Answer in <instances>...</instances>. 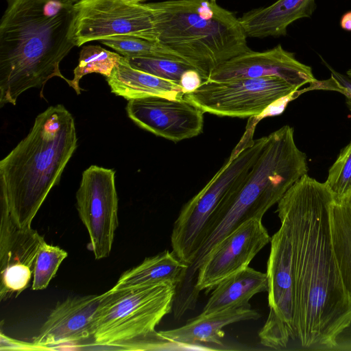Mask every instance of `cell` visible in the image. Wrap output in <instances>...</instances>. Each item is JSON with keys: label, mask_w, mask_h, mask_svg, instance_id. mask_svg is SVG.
Wrapping results in <instances>:
<instances>
[{"label": "cell", "mask_w": 351, "mask_h": 351, "mask_svg": "<svg viewBox=\"0 0 351 351\" xmlns=\"http://www.w3.org/2000/svg\"><path fill=\"white\" fill-rule=\"evenodd\" d=\"M203 82L200 73L195 69H190L182 73L179 84L185 94L195 90Z\"/></svg>", "instance_id": "cell-28"}, {"label": "cell", "mask_w": 351, "mask_h": 351, "mask_svg": "<svg viewBox=\"0 0 351 351\" xmlns=\"http://www.w3.org/2000/svg\"><path fill=\"white\" fill-rule=\"evenodd\" d=\"M59 1H66V2H71V3H75L77 2L80 1L81 0H59Z\"/></svg>", "instance_id": "cell-33"}, {"label": "cell", "mask_w": 351, "mask_h": 351, "mask_svg": "<svg viewBox=\"0 0 351 351\" xmlns=\"http://www.w3.org/2000/svg\"><path fill=\"white\" fill-rule=\"evenodd\" d=\"M298 89L274 77L206 80L183 97L204 112L220 117H251Z\"/></svg>", "instance_id": "cell-9"}, {"label": "cell", "mask_w": 351, "mask_h": 351, "mask_svg": "<svg viewBox=\"0 0 351 351\" xmlns=\"http://www.w3.org/2000/svg\"><path fill=\"white\" fill-rule=\"evenodd\" d=\"M41 349L34 343H28L19 342L14 339H11L1 334V350L2 349Z\"/></svg>", "instance_id": "cell-30"}, {"label": "cell", "mask_w": 351, "mask_h": 351, "mask_svg": "<svg viewBox=\"0 0 351 351\" xmlns=\"http://www.w3.org/2000/svg\"><path fill=\"white\" fill-rule=\"evenodd\" d=\"M188 265L173 252H163L146 258L141 264L125 271L112 288L119 289L160 283H171L176 288L182 281Z\"/></svg>", "instance_id": "cell-20"}, {"label": "cell", "mask_w": 351, "mask_h": 351, "mask_svg": "<svg viewBox=\"0 0 351 351\" xmlns=\"http://www.w3.org/2000/svg\"><path fill=\"white\" fill-rule=\"evenodd\" d=\"M100 42L128 58L156 57L186 63L180 56L158 41H151L133 36H119L101 40Z\"/></svg>", "instance_id": "cell-23"}, {"label": "cell", "mask_w": 351, "mask_h": 351, "mask_svg": "<svg viewBox=\"0 0 351 351\" xmlns=\"http://www.w3.org/2000/svg\"><path fill=\"white\" fill-rule=\"evenodd\" d=\"M315 8V0H278L244 13L239 20L247 37H277L285 35L294 21L310 17Z\"/></svg>", "instance_id": "cell-17"}, {"label": "cell", "mask_w": 351, "mask_h": 351, "mask_svg": "<svg viewBox=\"0 0 351 351\" xmlns=\"http://www.w3.org/2000/svg\"><path fill=\"white\" fill-rule=\"evenodd\" d=\"M176 286L160 283L104 293L93 326L94 344L128 349L155 333L173 309Z\"/></svg>", "instance_id": "cell-7"}, {"label": "cell", "mask_w": 351, "mask_h": 351, "mask_svg": "<svg viewBox=\"0 0 351 351\" xmlns=\"http://www.w3.org/2000/svg\"><path fill=\"white\" fill-rule=\"evenodd\" d=\"M121 57L120 54L108 51L100 45L84 46L80 53L78 65L73 70V78L69 86L80 95L81 88L79 83L82 77L96 73L106 78L108 77Z\"/></svg>", "instance_id": "cell-22"}, {"label": "cell", "mask_w": 351, "mask_h": 351, "mask_svg": "<svg viewBox=\"0 0 351 351\" xmlns=\"http://www.w3.org/2000/svg\"><path fill=\"white\" fill-rule=\"evenodd\" d=\"M125 109L137 125L175 143L197 136L203 130L204 112L183 96L132 99Z\"/></svg>", "instance_id": "cell-12"}, {"label": "cell", "mask_w": 351, "mask_h": 351, "mask_svg": "<svg viewBox=\"0 0 351 351\" xmlns=\"http://www.w3.org/2000/svg\"><path fill=\"white\" fill-rule=\"evenodd\" d=\"M76 208L90 238L96 259L108 257L118 226L115 171L91 165L85 169L76 192Z\"/></svg>", "instance_id": "cell-10"}, {"label": "cell", "mask_w": 351, "mask_h": 351, "mask_svg": "<svg viewBox=\"0 0 351 351\" xmlns=\"http://www.w3.org/2000/svg\"><path fill=\"white\" fill-rule=\"evenodd\" d=\"M250 118L245 133L228 160L205 186L184 204L173 223L171 234L172 251L189 267L210 220L227 195L244 179L265 145L267 136L253 138L258 121L253 117Z\"/></svg>", "instance_id": "cell-6"}, {"label": "cell", "mask_w": 351, "mask_h": 351, "mask_svg": "<svg viewBox=\"0 0 351 351\" xmlns=\"http://www.w3.org/2000/svg\"><path fill=\"white\" fill-rule=\"evenodd\" d=\"M332 201L325 182L306 174L278 202L293 289V350H333L351 322V298L331 241Z\"/></svg>", "instance_id": "cell-1"}, {"label": "cell", "mask_w": 351, "mask_h": 351, "mask_svg": "<svg viewBox=\"0 0 351 351\" xmlns=\"http://www.w3.org/2000/svg\"><path fill=\"white\" fill-rule=\"evenodd\" d=\"M158 42L194 67L203 81L224 62L250 49L239 18L216 0L147 3Z\"/></svg>", "instance_id": "cell-5"}, {"label": "cell", "mask_w": 351, "mask_h": 351, "mask_svg": "<svg viewBox=\"0 0 351 351\" xmlns=\"http://www.w3.org/2000/svg\"><path fill=\"white\" fill-rule=\"evenodd\" d=\"M334 201L351 195V141L341 151L325 182Z\"/></svg>", "instance_id": "cell-25"}, {"label": "cell", "mask_w": 351, "mask_h": 351, "mask_svg": "<svg viewBox=\"0 0 351 351\" xmlns=\"http://www.w3.org/2000/svg\"><path fill=\"white\" fill-rule=\"evenodd\" d=\"M104 296V293L76 296L59 302L32 343L43 350L92 337L93 323Z\"/></svg>", "instance_id": "cell-15"}, {"label": "cell", "mask_w": 351, "mask_h": 351, "mask_svg": "<svg viewBox=\"0 0 351 351\" xmlns=\"http://www.w3.org/2000/svg\"><path fill=\"white\" fill-rule=\"evenodd\" d=\"M128 60L130 64L134 69L178 84L180 83L181 76L184 71L195 69L185 62L162 58L138 57L128 58Z\"/></svg>", "instance_id": "cell-26"}, {"label": "cell", "mask_w": 351, "mask_h": 351, "mask_svg": "<svg viewBox=\"0 0 351 351\" xmlns=\"http://www.w3.org/2000/svg\"><path fill=\"white\" fill-rule=\"evenodd\" d=\"M260 317V313L252 308L250 304L234 306L209 314L200 313L181 327L159 331L158 334L165 340L183 347L199 343L221 345L225 335L224 326Z\"/></svg>", "instance_id": "cell-16"}, {"label": "cell", "mask_w": 351, "mask_h": 351, "mask_svg": "<svg viewBox=\"0 0 351 351\" xmlns=\"http://www.w3.org/2000/svg\"><path fill=\"white\" fill-rule=\"evenodd\" d=\"M341 27L346 31H351V11L345 13L340 21Z\"/></svg>", "instance_id": "cell-31"}, {"label": "cell", "mask_w": 351, "mask_h": 351, "mask_svg": "<svg viewBox=\"0 0 351 351\" xmlns=\"http://www.w3.org/2000/svg\"><path fill=\"white\" fill-rule=\"evenodd\" d=\"M270 241L262 219H251L241 224L214 247L198 269L197 295L214 289L223 279L248 267Z\"/></svg>", "instance_id": "cell-11"}, {"label": "cell", "mask_w": 351, "mask_h": 351, "mask_svg": "<svg viewBox=\"0 0 351 351\" xmlns=\"http://www.w3.org/2000/svg\"><path fill=\"white\" fill-rule=\"evenodd\" d=\"M119 36L158 41L151 10L125 0H81L73 4L69 38L75 46Z\"/></svg>", "instance_id": "cell-8"}, {"label": "cell", "mask_w": 351, "mask_h": 351, "mask_svg": "<svg viewBox=\"0 0 351 351\" xmlns=\"http://www.w3.org/2000/svg\"><path fill=\"white\" fill-rule=\"evenodd\" d=\"M73 4L59 0H7L0 23V107L16 105L53 77L71 80L60 63L75 47L69 38Z\"/></svg>", "instance_id": "cell-2"}, {"label": "cell", "mask_w": 351, "mask_h": 351, "mask_svg": "<svg viewBox=\"0 0 351 351\" xmlns=\"http://www.w3.org/2000/svg\"><path fill=\"white\" fill-rule=\"evenodd\" d=\"M106 80L112 93L128 101L149 96L178 98L184 94L179 84L134 69L124 56Z\"/></svg>", "instance_id": "cell-18"}, {"label": "cell", "mask_w": 351, "mask_h": 351, "mask_svg": "<svg viewBox=\"0 0 351 351\" xmlns=\"http://www.w3.org/2000/svg\"><path fill=\"white\" fill-rule=\"evenodd\" d=\"M126 1L130 2V3H143V1L146 0H125Z\"/></svg>", "instance_id": "cell-32"}, {"label": "cell", "mask_w": 351, "mask_h": 351, "mask_svg": "<svg viewBox=\"0 0 351 351\" xmlns=\"http://www.w3.org/2000/svg\"><path fill=\"white\" fill-rule=\"evenodd\" d=\"M333 350L351 351V322L337 336Z\"/></svg>", "instance_id": "cell-29"}, {"label": "cell", "mask_w": 351, "mask_h": 351, "mask_svg": "<svg viewBox=\"0 0 351 351\" xmlns=\"http://www.w3.org/2000/svg\"><path fill=\"white\" fill-rule=\"evenodd\" d=\"M67 255L63 249L44 241L36 258L32 289L36 291L47 288Z\"/></svg>", "instance_id": "cell-24"}, {"label": "cell", "mask_w": 351, "mask_h": 351, "mask_svg": "<svg viewBox=\"0 0 351 351\" xmlns=\"http://www.w3.org/2000/svg\"><path fill=\"white\" fill-rule=\"evenodd\" d=\"M270 76L279 77L297 89L306 84H314L317 82L311 67L299 62L294 53L285 50L281 45L264 51L251 49L237 56L216 67L208 80Z\"/></svg>", "instance_id": "cell-14"}, {"label": "cell", "mask_w": 351, "mask_h": 351, "mask_svg": "<svg viewBox=\"0 0 351 351\" xmlns=\"http://www.w3.org/2000/svg\"><path fill=\"white\" fill-rule=\"evenodd\" d=\"M327 66L331 72V77L326 80V89L343 94L346 97V105L351 112V78Z\"/></svg>", "instance_id": "cell-27"}, {"label": "cell", "mask_w": 351, "mask_h": 351, "mask_svg": "<svg viewBox=\"0 0 351 351\" xmlns=\"http://www.w3.org/2000/svg\"><path fill=\"white\" fill-rule=\"evenodd\" d=\"M77 147L75 120L62 104L39 114L0 161V207L21 227L32 221Z\"/></svg>", "instance_id": "cell-3"}, {"label": "cell", "mask_w": 351, "mask_h": 351, "mask_svg": "<svg viewBox=\"0 0 351 351\" xmlns=\"http://www.w3.org/2000/svg\"><path fill=\"white\" fill-rule=\"evenodd\" d=\"M44 241L36 230L21 227L1 209V300L17 297L29 287L37 253Z\"/></svg>", "instance_id": "cell-13"}, {"label": "cell", "mask_w": 351, "mask_h": 351, "mask_svg": "<svg viewBox=\"0 0 351 351\" xmlns=\"http://www.w3.org/2000/svg\"><path fill=\"white\" fill-rule=\"evenodd\" d=\"M306 154L286 125L267 136L258 158L244 179L227 195L210 220L186 276L194 280L206 256L225 237L251 219H263L285 193L307 174Z\"/></svg>", "instance_id": "cell-4"}, {"label": "cell", "mask_w": 351, "mask_h": 351, "mask_svg": "<svg viewBox=\"0 0 351 351\" xmlns=\"http://www.w3.org/2000/svg\"><path fill=\"white\" fill-rule=\"evenodd\" d=\"M267 291V273L248 266L223 279L214 287L201 314L250 304L249 301L254 295Z\"/></svg>", "instance_id": "cell-19"}, {"label": "cell", "mask_w": 351, "mask_h": 351, "mask_svg": "<svg viewBox=\"0 0 351 351\" xmlns=\"http://www.w3.org/2000/svg\"><path fill=\"white\" fill-rule=\"evenodd\" d=\"M332 248L341 276L351 298V195L330 206Z\"/></svg>", "instance_id": "cell-21"}]
</instances>
